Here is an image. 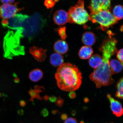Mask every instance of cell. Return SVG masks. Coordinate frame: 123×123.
Masks as SVG:
<instances>
[{"label": "cell", "mask_w": 123, "mask_h": 123, "mask_svg": "<svg viewBox=\"0 0 123 123\" xmlns=\"http://www.w3.org/2000/svg\"><path fill=\"white\" fill-rule=\"evenodd\" d=\"M43 76V73L41 69L36 68L32 70L29 75V79L34 82H36L40 80Z\"/></svg>", "instance_id": "obj_15"}, {"label": "cell", "mask_w": 123, "mask_h": 123, "mask_svg": "<svg viewBox=\"0 0 123 123\" xmlns=\"http://www.w3.org/2000/svg\"><path fill=\"white\" fill-rule=\"evenodd\" d=\"M89 20L93 23L99 24L102 30H104L116 24L118 21L110 10L103 11L90 15Z\"/></svg>", "instance_id": "obj_4"}, {"label": "cell", "mask_w": 123, "mask_h": 123, "mask_svg": "<svg viewBox=\"0 0 123 123\" xmlns=\"http://www.w3.org/2000/svg\"><path fill=\"white\" fill-rule=\"evenodd\" d=\"M112 0H91L89 9L90 15L103 11L110 10Z\"/></svg>", "instance_id": "obj_6"}, {"label": "cell", "mask_w": 123, "mask_h": 123, "mask_svg": "<svg viewBox=\"0 0 123 123\" xmlns=\"http://www.w3.org/2000/svg\"><path fill=\"white\" fill-rule=\"evenodd\" d=\"M57 99V98L56 96H52L50 97L49 98V100L51 102L54 103L56 102Z\"/></svg>", "instance_id": "obj_29"}, {"label": "cell", "mask_w": 123, "mask_h": 123, "mask_svg": "<svg viewBox=\"0 0 123 123\" xmlns=\"http://www.w3.org/2000/svg\"><path fill=\"white\" fill-rule=\"evenodd\" d=\"M115 96L120 99H123V77L118 81Z\"/></svg>", "instance_id": "obj_18"}, {"label": "cell", "mask_w": 123, "mask_h": 123, "mask_svg": "<svg viewBox=\"0 0 123 123\" xmlns=\"http://www.w3.org/2000/svg\"><path fill=\"white\" fill-rule=\"evenodd\" d=\"M54 49L56 53L63 55L68 51V46L66 41L63 40H59L55 43Z\"/></svg>", "instance_id": "obj_10"}, {"label": "cell", "mask_w": 123, "mask_h": 123, "mask_svg": "<svg viewBox=\"0 0 123 123\" xmlns=\"http://www.w3.org/2000/svg\"><path fill=\"white\" fill-rule=\"evenodd\" d=\"M29 93L31 96V99L30 101H33L35 98H37L38 99L41 100L42 99L39 93L35 89H31L29 92Z\"/></svg>", "instance_id": "obj_19"}, {"label": "cell", "mask_w": 123, "mask_h": 123, "mask_svg": "<svg viewBox=\"0 0 123 123\" xmlns=\"http://www.w3.org/2000/svg\"><path fill=\"white\" fill-rule=\"evenodd\" d=\"M107 97L110 101L111 109L113 114L117 117L122 116L123 114V108L120 102L109 94H107Z\"/></svg>", "instance_id": "obj_8"}, {"label": "cell", "mask_w": 123, "mask_h": 123, "mask_svg": "<svg viewBox=\"0 0 123 123\" xmlns=\"http://www.w3.org/2000/svg\"><path fill=\"white\" fill-rule=\"evenodd\" d=\"M58 112V111L57 110H53V111H52V114H53L55 115Z\"/></svg>", "instance_id": "obj_33"}, {"label": "cell", "mask_w": 123, "mask_h": 123, "mask_svg": "<svg viewBox=\"0 0 123 123\" xmlns=\"http://www.w3.org/2000/svg\"><path fill=\"white\" fill-rule=\"evenodd\" d=\"M64 123H78L77 121L75 118L69 117L66 119Z\"/></svg>", "instance_id": "obj_24"}, {"label": "cell", "mask_w": 123, "mask_h": 123, "mask_svg": "<svg viewBox=\"0 0 123 123\" xmlns=\"http://www.w3.org/2000/svg\"><path fill=\"white\" fill-rule=\"evenodd\" d=\"M3 4H12L14 2L15 0H1Z\"/></svg>", "instance_id": "obj_27"}, {"label": "cell", "mask_w": 123, "mask_h": 123, "mask_svg": "<svg viewBox=\"0 0 123 123\" xmlns=\"http://www.w3.org/2000/svg\"><path fill=\"white\" fill-rule=\"evenodd\" d=\"M56 4L54 0H45L44 1V5L48 9L53 7Z\"/></svg>", "instance_id": "obj_21"}, {"label": "cell", "mask_w": 123, "mask_h": 123, "mask_svg": "<svg viewBox=\"0 0 123 123\" xmlns=\"http://www.w3.org/2000/svg\"><path fill=\"white\" fill-rule=\"evenodd\" d=\"M44 89H45L43 87L38 86H35L34 87L35 90L39 92V93L43 91Z\"/></svg>", "instance_id": "obj_26"}, {"label": "cell", "mask_w": 123, "mask_h": 123, "mask_svg": "<svg viewBox=\"0 0 123 123\" xmlns=\"http://www.w3.org/2000/svg\"><path fill=\"white\" fill-rule=\"evenodd\" d=\"M64 100L61 97H58L57 98L55 104L58 107H61L64 104Z\"/></svg>", "instance_id": "obj_23"}, {"label": "cell", "mask_w": 123, "mask_h": 123, "mask_svg": "<svg viewBox=\"0 0 123 123\" xmlns=\"http://www.w3.org/2000/svg\"><path fill=\"white\" fill-rule=\"evenodd\" d=\"M59 0H54V1L55 2V3L59 1Z\"/></svg>", "instance_id": "obj_35"}, {"label": "cell", "mask_w": 123, "mask_h": 123, "mask_svg": "<svg viewBox=\"0 0 123 123\" xmlns=\"http://www.w3.org/2000/svg\"><path fill=\"white\" fill-rule=\"evenodd\" d=\"M61 118L63 120H66L67 119L68 116L66 114H63L61 115Z\"/></svg>", "instance_id": "obj_30"}, {"label": "cell", "mask_w": 123, "mask_h": 123, "mask_svg": "<svg viewBox=\"0 0 123 123\" xmlns=\"http://www.w3.org/2000/svg\"></svg>", "instance_id": "obj_37"}, {"label": "cell", "mask_w": 123, "mask_h": 123, "mask_svg": "<svg viewBox=\"0 0 123 123\" xmlns=\"http://www.w3.org/2000/svg\"><path fill=\"white\" fill-rule=\"evenodd\" d=\"M72 114L73 115H75V111H72Z\"/></svg>", "instance_id": "obj_34"}, {"label": "cell", "mask_w": 123, "mask_h": 123, "mask_svg": "<svg viewBox=\"0 0 123 123\" xmlns=\"http://www.w3.org/2000/svg\"><path fill=\"white\" fill-rule=\"evenodd\" d=\"M96 37L92 32H86L82 35V42L86 46L91 47L96 42Z\"/></svg>", "instance_id": "obj_11"}, {"label": "cell", "mask_w": 123, "mask_h": 123, "mask_svg": "<svg viewBox=\"0 0 123 123\" xmlns=\"http://www.w3.org/2000/svg\"><path fill=\"white\" fill-rule=\"evenodd\" d=\"M47 50L35 46L30 48V53L32 56L37 61L41 62L45 61L47 57Z\"/></svg>", "instance_id": "obj_9"}, {"label": "cell", "mask_w": 123, "mask_h": 123, "mask_svg": "<svg viewBox=\"0 0 123 123\" xmlns=\"http://www.w3.org/2000/svg\"><path fill=\"white\" fill-rule=\"evenodd\" d=\"M112 14L118 20L123 19V6L121 5L115 6L113 9Z\"/></svg>", "instance_id": "obj_17"}, {"label": "cell", "mask_w": 123, "mask_h": 123, "mask_svg": "<svg viewBox=\"0 0 123 123\" xmlns=\"http://www.w3.org/2000/svg\"><path fill=\"white\" fill-rule=\"evenodd\" d=\"M103 62L102 56L98 54L92 55L89 58L88 63L91 67L96 69L100 66Z\"/></svg>", "instance_id": "obj_14"}, {"label": "cell", "mask_w": 123, "mask_h": 123, "mask_svg": "<svg viewBox=\"0 0 123 123\" xmlns=\"http://www.w3.org/2000/svg\"><path fill=\"white\" fill-rule=\"evenodd\" d=\"M111 69L113 73H119L121 71L123 68L122 63L117 60L113 59L110 61Z\"/></svg>", "instance_id": "obj_16"}, {"label": "cell", "mask_w": 123, "mask_h": 123, "mask_svg": "<svg viewBox=\"0 0 123 123\" xmlns=\"http://www.w3.org/2000/svg\"><path fill=\"white\" fill-rule=\"evenodd\" d=\"M68 96L70 99H74L76 98V94L74 92H71L69 93Z\"/></svg>", "instance_id": "obj_28"}, {"label": "cell", "mask_w": 123, "mask_h": 123, "mask_svg": "<svg viewBox=\"0 0 123 123\" xmlns=\"http://www.w3.org/2000/svg\"><path fill=\"white\" fill-rule=\"evenodd\" d=\"M117 57L119 61L123 63V48L120 49L118 52Z\"/></svg>", "instance_id": "obj_22"}, {"label": "cell", "mask_w": 123, "mask_h": 123, "mask_svg": "<svg viewBox=\"0 0 123 123\" xmlns=\"http://www.w3.org/2000/svg\"><path fill=\"white\" fill-rule=\"evenodd\" d=\"M93 53V50L91 47L84 46L80 49L78 55L81 59L85 60L90 58Z\"/></svg>", "instance_id": "obj_13"}, {"label": "cell", "mask_w": 123, "mask_h": 123, "mask_svg": "<svg viewBox=\"0 0 123 123\" xmlns=\"http://www.w3.org/2000/svg\"><path fill=\"white\" fill-rule=\"evenodd\" d=\"M18 3H16L14 4H3L0 6V18L1 19H10L24 8L18 7Z\"/></svg>", "instance_id": "obj_5"}, {"label": "cell", "mask_w": 123, "mask_h": 123, "mask_svg": "<svg viewBox=\"0 0 123 123\" xmlns=\"http://www.w3.org/2000/svg\"><path fill=\"white\" fill-rule=\"evenodd\" d=\"M68 13L69 23L82 25L89 20L90 15L85 9L84 1L79 0L74 6L70 7Z\"/></svg>", "instance_id": "obj_3"}, {"label": "cell", "mask_w": 123, "mask_h": 123, "mask_svg": "<svg viewBox=\"0 0 123 123\" xmlns=\"http://www.w3.org/2000/svg\"><path fill=\"white\" fill-rule=\"evenodd\" d=\"M55 77L58 88L65 92L77 90L82 83L80 71L76 65L69 62L64 63L58 67Z\"/></svg>", "instance_id": "obj_1"}, {"label": "cell", "mask_w": 123, "mask_h": 123, "mask_svg": "<svg viewBox=\"0 0 123 123\" xmlns=\"http://www.w3.org/2000/svg\"><path fill=\"white\" fill-rule=\"evenodd\" d=\"M123 67V63H122Z\"/></svg>", "instance_id": "obj_36"}, {"label": "cell", "mask_w": 123, "mask_h": 123, "mask_svg": "<svg viewBox=\"0 0 123 123\" xmlns=\"http://www.w3.org/2000/svg\"><path fill=\"white\" fill-rule=\"evenodd\" d=\"M64 58L62 55L57 53L52 54L50 57V64L55 67H59L64 63Z\"/></svg>", "instance_id": "obj_12"}, {"label": "cell", "mask_w": 123, "mask_h": 123, "mask_svg": "<svg viewBox=\"0 0 123 123\" xmlns=\"http://www.w3.org/2000/svg\"><path fill=\"white\" fill-rule=\"evenodd\" d=\"M49 114V112L47 109L44 108L41 111V114L43 117H46L48 116Z\"/></svg>", "instance_id": "obj_25"}, {"label": "cell", "mask_w": 123, "mask_h": 123, "mask_svg": "<svg viewBox=\"0 0 123 123\" xmlns=\"http://www.w3.org/2000/svg\"><path fill=\"white\" fill-rule=\"evenodd\" d=\"M43 98L45 101H48L49 99V97L48 96H47V95H46V96H45Z\"/></svg>", "instance_id": "obj_32"}, {"label": "cell", "mask_w": 123, "mask_h": 123, "mask_svg": "<svg viewBox=\"0 0 123 123\" xmlns=\"http://www.w3.org/2000/svg\"><path fill=\"white\" fill-rule=\"evenodd\" d=\"M20 105L22 107H24L26 105V103L25 101L24 100H22L20 102Z\"/></svg>", "instance_id": "obj_31"}, {"label": "cell", "mask_w": 123, "mask_h": 123, "mask_svg": "<svg viewBox=\"0 0 123 123\" xmlns=\"http://www.w3.org/2000/svg\"><path fill=\"white\" fill-rule=\"evenodd\" d=\"M101 52L102 55V64L99 67L95 69L89 76L98 88H100L102 86L110 85L114 81L112 77L113 74L110 65V58L114 55L104 51Z\"/></svg>", "instance_id": "obj_2"}, {"label": "cell", "mask_w": 123, "mask_h": 123, "mask_svg": "<svg viewBox=\"0 0 123 123\" xmlns=\"http://www.w3.org/2000/svg\"><path fill=\"white\" fill-rule=\"evenodd\" d=\"M59 36L62 39L65 40L67 37L66 34V28L65 26L61 27L58 28L56 30Z\"/></svg>", "instance_id": "obj_20"}, {"label": "cell", "mask_w": 123, "mask_h": 123, "mask_svg": "<svg viewBox=\"0 0 123 123\" xmlns=\"http://www.w3.org/2000/svg\"><path fill=\"white\" fill-rule=\"evenodd\" d=\"M53 19L55 24L58 25H64L69 22L68 13L63 10H59L55 12Z\"/></svg>", "instance_id": "obj_7"}, {"label": "cell", "mask_w": 123, "mask_h": 123, "mask_svg": "<svg viewBox=\"0 0 123 123\" xmlns=\"http://www.w3.org/2000/svg\"></svg>", "instance_id": "obj_38"}]
</instances>
